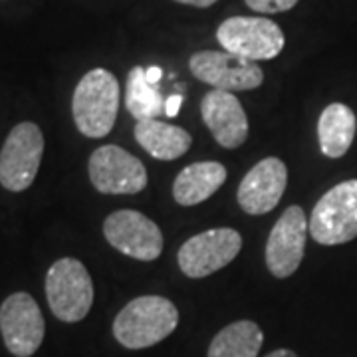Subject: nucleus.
I'll use <instances>...</instances> for the list:
<instances>
[{
    "mask_svg": "<svg viewBox=\"0 0 357 357\" xmlns=\"http://www.w3.org/2000/svg\"><path fill=\"white\" fill-rule=\"evenodd\" d=\"M264 342L260 326L250 319H238L213 337L206 357H256Z\"/></svg>",
    "mask_w": 357,
    "mask_h": 357,
    "instance_id": "a211bd4d",
    "label": "nucleus"
},
{
    "mask_svg": "<svg viewBox=\"0 0 357 357\" xmlns=\"http://www.w3.org/2000/svg\"><path fill=\"white\" fill-rule=\"evenodd\" d=\"M307 218L304 208L288 206L272 227L266 241V266L276 278H290L304 260Z\"/></svg>",
    "mask_w": 357,
    "mask_h": 357,
    "instance_id": "f8f14e48",
    "label": "nucleus"
},
{
    "mask_svg": "<svg viewBox=\"0 0 357 357\" xmlns=\"http://www.w3.org/2000/svg\"><path fill=\"white\" fill-rule=\"evenodd\" d=\"M243 236L234 229H211L195 234L178 248L177 262L181 272L192 280L206 278L229 266L241 255Z\"/></svg>",
    "mask_w": 357,
    "mask_h": 357,
    "instance_id": "0eeeda50",
    "label": "nucleus"
},
{
    "mask_svg": "<svg viewBox=\"0 0 357 357\" xmlns=\"http://www.w3.org/2000/svg\"><path fill=\"white\" fill-rule=\"evenodd\" d=\"M310 236L324 246L357 238V178H349L319 199L307 220Z\"/></svg>",
    "mask_w": 357,
    "mask_h": 357,
    "instance_id": "20e7f679",
    "label": "nucleus"
},
{
    "mask_svg": "<svg viewBox=\"0 0 357 357\" xmlns=\"http://www.w3.org/2000/svg\"><path fill=\"white\" fill-rule=\"evenodd\" d=\"M183 103V93H173L171 98L165 100V115L167 117H177Z\"/></svg>",
    "mask_w": 357,
    "mask_h": 357,
    "instance_id": "412c9836",
    "label": "nucleus"
},
{
    "mask_svg": "<svg viewBox=\"0 0 357 357\" xmlns=\"http://www.w3.org/2000/svg\"><path fill=\"white\" fill-rule=\"evenodd\" d=\"M126 105L129 114L137 121L143 119H157L165 114V100L161 91L151 86L145 77V68L135 66L128 74V91H126Z\"/></svg>",
    "mask_w": 357,
    "mask_h": 357,
    "instance_id": "6ab92c4d",
    "label": "nucleus"
},
{
    "mask_svg": "<svg viewBox=\"0 0 357 357\" xmlns=\"http://www.w3.org/2000/svg\"><path fill=\"white\" fill-rule=\"evenodd\" d=\"M145 77H147V82H149L151 86H157V84L161 82V77H163V70H161L159 66H151V68L145 70Z\"/></svg>",
    "mask_w": 357,
    "mask_h": 357,
    "instance_id": "4be33fe9",
    "label": "nucleus"
},
{
    "mask_svg": "<svg viewBox=\"0 0 357 357\" xmlns=\"http://www.w3.org/2000/svg\"><path fill=\"white\" fill-rule=\"evenodd\" d=\"M133 135L147 153L161 161H173L183 157L191 149L192 143L191 133L187 129L171 126L159 119L137 121Z\"/></svg>",
    "mask_w": 357,
    "mask_h": 357,
    "instance_id": "dca6fc26",
    "label": "nucleus"
},
{
    "mask_svg": "<svg viewBox=\"0 0 357 357\" xmlns=\"http://www.w3.org/2000/svg\"><path fill=\"white\" fill-rule=\"evenodd\" d=\"M357 119L354 109L344 103L328 105L318 119V139L321 153L330 159L344 157L356 139Z\"/></svg>",
    "mask_w": 357,
    "mask_h": 357,
    "instance_id": "f3484780",
    "label": "nucleus"
},
{
    "mask_svg": "<svg viewBox=\"0 0 357 357\" xmlns=\"http://www.w3.org/2000/svg\"><path fill=\"white\" fill-rule=\"evenodd\" d=\"M89 181L103 195H135L147 187V169L119 145L98 147L88 163Z\"/></svg>",
    "mask_w": 357,
    "mask_h": 357,
    "instance_id": "6e6552de",
    "label": "nucleus"
},
{
    "mask_svg": "<svg viewBox=\"0 0 357 357\" xmlns=\"http://www.w3.org/2000/svg\"><path fill=\"white\" fill-rule=\"evenodd\" d=\"M204 126L225 149H238L248 137V117L238 98L225 89H213L201 100Z\"/></svg>",
    "mask_w": 357,
    "mask_h": 357,
    "instance_id": "4468645a",
    "label": "nucleus"
},
{
    "mask_svg": "<svg viewBox=\"0 0 357 357\" xmlns=\"http://www.w3.org/2000/svg\"><path fill=\"white\" fill-rule=\"evenodd\" d=\"M119 112V82L117 77L96 68L77 82L72 98V114L79 133L91 139L105 137L115 126Z\"/></svg>",
    "mask_w": 357,
    "mask_h": 357,
    "instance_id": "f03ea898",
    "label": "nucleus"
},
{
    "mask_svg": "<svg viewBox=\"0 0 357 357\" xmlns=\"http://www.w3.org/2000/svg\"><path fill=\"white\" fill-rule=\"evenodd\" d=\"M0 333L6 349L16 357H30L44 342L46 321L36 300L26 292L10 294L0 306Z\"/></svg>",
    "mask_w": 357,
    "mask_h": 357,
    "instance_id": "1a4fd4ad",
    "label": "nucleus"
},
{
    "mask_svg": "<svg viewBox=\"0 0 357 357\" xmlns=\"http://www.w3.org/2000/svg\"><path fill=\"white\" fill-rule=\"evenodd\" d=\"M244 2L250 10L262 14L286 13L298 4V0H244Z\"/></svg>",
    "mask_w": 357,
    "mask_h": 357,
    "instance_id": "aec40b11",
    "label": "nucleus"
},
{
    "mask_svg": "<svg viewBox=\"0 0 357 357\" xmlns=\"http://www.w3.org/2000/svg\"><path fill=\"white\" fill-rule=\"evenodd\" d=\"M227 169L218 161H199L187 165L173 183V199L181 206H192L208 201L225 185Z\"/></svg>",
    "mask_w": 357,
    "mask_h": 357,
    "instance_id": "2eb2a0df",
    "label": "nucleus"
},
{
    "mask_svg": "<svg viewBox=\"0 0 357 357\" xmlns=\"http://www.w3.org/2000/svg\"><path fill=\"white\" fill-rule=\"evenodd\" d=\"M42 155V129L32 121L14 126L0 149V185L6 191H26L38 175Z\"/></svg>",
    "mask_w": 357,
    "mask_h": 357,
    "instance_id": "423d86ee",
    "label": "nucleus"
},
{
    "mask_svg": "<svg viewBox=\"0 0 357 357\" xmlns=\"http://www.w3.org/2000/svg\"><path fill=\"white\" fill-rule=\"evenodd\" d=\"M189 68L197 79L225 91H248L264 82V72L256 62L225 50L197 52L189 60Z\"/></svg>",
    "mask_w": 357,
    "mask_h": 357,
    "instance_id": "9b49d317",
    "label": "nucleus"
},
{
    "mask_svg": "<svg viewBox=\"0 0 357 357\" xmlns=\"http://www.w3.org/2000/svg\"><path fill=\"white\" fill-rule=\"evenodd\" d=\"M264 357H298L294 354L292 349H276V351H272V354H268Z\"/></svg>",
    "mask_w": 357,
    "mask_h": 357,
    "instance_id": "b1692460",
    "label": "nucleus"
},
{
    "mask_svg": "<svg viewBox=\"0 0 357 357\" xmlns=\"http://www.w3.org/2000/svg\"><path fill=\"white\" fill-rule=\"evenodd\" d=\"M46 298L52 314L66 324L82 321L93 304V282L76 258L56 260L46 274Z\"/></svg>",
    "mask_w": 357,
    "mask_h": 357,
    "instance_id": "7ed1b4c3",
    "label": "nucleus"
},
{
    "mask_svg": "<svg viewBox=\"0 0 357 357\" xmlns=\"http://www.w3.org/2000/svg\"><path fill=\"white\" fill-rule=\"evenodd\" d=\"M177 306L163 296H139L114 319L115 340L128 349H145L161 344L177 330Z\"/></svg>",
    "mask_w": 357,
    "mask_h": 357,
    "instance_id": "f257e3e1",
    "label": "nucleus"
},
{
    "mask_svg": "<svg viewBox=\"0 0 357 357\" xmlns=\"http://www.w3.org/2000/svg\"><path fill=\"white\" fill-rule=\"evenodd\" d=\"M175 2H178V4H189V6H195V8H208V6H213L218 0H175Z\"/></svg>",
    "mask_w": 357,
    "mask_h": 357,
    "instance_id": "5701e85b",
    "label": "nucleus"
},
{
    "mask_svg": "<svg viewBox=\"0 0 357 357\" xmlns=\"http://www.w3.org/2000/svg\"><path fill=\"white\" fill-rule=\"evenodd\" d=\"M218 44L234 56L250 62L272 60L284 50V32L262 16H230L217 30Z\"/></svg>",
    "mask_w": 357,
    "mask_h": 357,
    "instance_id": "39448f33",
    "label": "nucleus"
},
{
    "mask_svg": "<svg viewBox=\"0 0 357 357\" xmlns=\"http://www.w3.org/2000/svg\"><path fill=\"white\" fill-rule=\"evenodd\" d=\"M103 236L117 252L151 262L163 252L161 229L139 211L121 208L115 211L103 222Z\"/></svg>",
    "mask_w": 357,
    "mask_h": 357,
    "instance_id": "9d476101",
    "label": "nucleus"
},
{
    "mask_svg": "<svg viewBox=\"0 0 357 357\" xmlns=\"http://www.w3.org/2000/svg\"><path fill=\"white\" fill-rule=\"evenodd\" d=\"M288 185V167L278 157L256 163L241 181L236 199L246 215L260 217L276 208Z\"/></svg>",
    "mask_w": 357,
    "mask_h": 357,
    "instance_id": "ddd939ff",
    "label": "nucleus"
}]
</instances>
